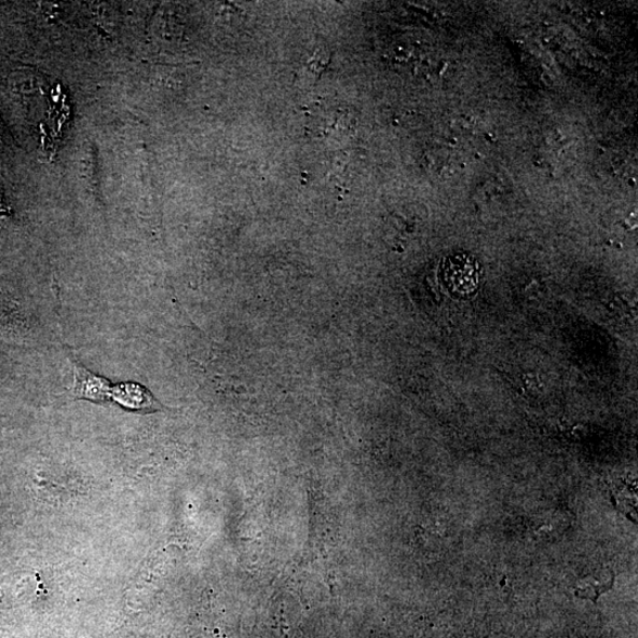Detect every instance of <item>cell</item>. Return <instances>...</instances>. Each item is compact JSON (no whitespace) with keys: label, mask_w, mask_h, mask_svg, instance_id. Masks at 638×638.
I'll return each instance as SVG.
<instances>
[{"label":"cell","mask_w":638,"mask_h":638,"mask_svg":"<svg viewBox=\"0 0 638 638\" xmlns=\"http://www.w3.org/2000/svg\"><path fill=\"white\" fill-rule=\"evenodd\" d=\"M329 58L325 57L324 51H316L314 55L308 61L305 67L310 74L320 75L327 67Z\"/></svg>","instance_id":"cell-4"},{"label":"cell","mask_w":638,"mask_h":638,"mask_svg":"<svg viewBox=\"0 0 638 638\" xmlns=\"http://www.w3.org/2000/svg\"><path fill=\"white\" fill-rule=\"evenodd\" d=\"M615 575L610 570H603L597 575H590L577 583L575 593L579 599L590 600L593 603L614 587Z\"/></svg>","instance_id":"cell-3"},{"label":"cell","mask_w":638,"mask_h":638,"mask_svg":"<svg viewBox=\"0 0 638 638\" xmlns=\"http://www.w3.org/2000/svg\"><path fill=\"white\" fill-rule=\"evenodd\" d=\"M320 138L328 142L347 140L351 133V117L348 110H335L318 122Z\"/></svg>","instance_id":"cell-2"},{"label":"cell","mask_w":638,"mask_h":638,"mask_svg":"<svg viewBox=\"0 0 638 638\" xmlns=\"http://www.w3.org/2000/svg\"><path fill=\"white\" fill-rule=\"evenodd\" d=\"M443 287L455 297H471L477 291L481 267L477 260L464 253L443 260L440 271Z\"/></svg>","instance_id":"cell-1"}]
</instances>
